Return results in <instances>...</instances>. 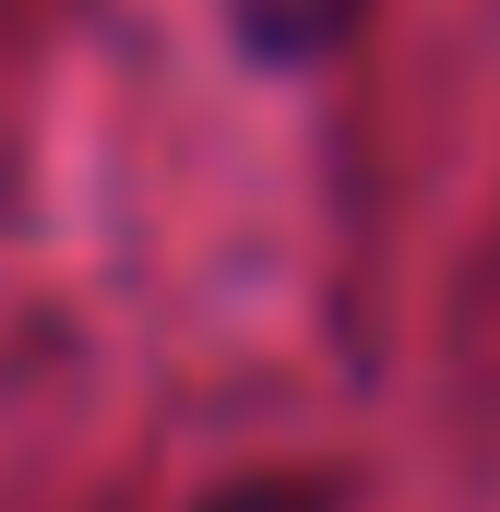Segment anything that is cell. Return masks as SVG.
Returning a JSON list of instances; mask_svg holds the SVG:
<instances>
[{"instance_id": "1", "label": "cell", "mask_w": 500, "mask_h": 512, "mask_svg": "<svg viewBox=\"0 0 500 512\" xmlns=\"http://www.w3.org/2000/svg\"><path fill=\"white\" fill-rule=\"evenodd\" d=\"M358 24H370V0H227V36H239L250 72H334L346 48H358Z\"/></svg>"}, {"instance_id": "2", "label": "cell", "mask_w": 500, "mask_h": 512, "mask_svg": "<svg viewBox=\"0 0 500 512\" xmlns=\"http://www.w3.org/2000/svg\"><path fill=\"white\" fill-rule=\"evenodd\" d=\"M203 512H346V489L322 465H274V477H227Z\"/></svg>"}]
</instances>
